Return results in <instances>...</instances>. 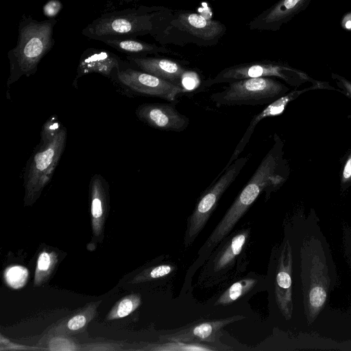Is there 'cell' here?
<instances>
[{
    "instance_id": "obj_7",
    "label": "cell",
    "mask_w": 351,
    "mask_h": 351,
    "mask_svg": "<svg viewBox=\"0 0 351 351\" xmlns=\"http://www.w3.org/2000/svg\"><path fill=\"white\" fill-rule=\"evenodd\" d=\"M250 158V154L239 157L213 181L197 202L187 220L184 243L191 246L206 226L224 192L236 180Z\"/></svg>"
},
{
    "instance_id": "obj_14",
    "label": "cell",
    "mask_w": 351,
    "mask_h": 351,
    "mask_svg": "<svg viewBox=\"0 0 351 351\" xmlns=\"http://www.w3.org/2000/svg\"><path fill=\"white\" fill-rule=\"evenodd\" d=\"M245 318L243 316H232L226 318L205 321L195 324L173 333L160 337L162 341H176L188 343L193 341H214L220 331L226 326Z\"/></svg>"
},
{
    "instance_id": "obj_29",
    "label": "cell",
    "mask_w": 351,
    "mask_h": 351,
    "mask_svg": "<svg viewBox=\"0 0 351 351\" xmlns=\"http://www.w3.org/2000/svg\"><path fill=\"white\" fill-rule=\"evenodd\" d=\"M326 298L325 290L320 287H315L311 289L309 294V301L312 306L319 308L322 306Z\"/></svg>"
},
{
    "instance_id": "obj_27",
    "label": "cell",
    "mask_w": 351,
    "mask_h": 351,
    "mask_svg": "<svg viewBox=\"0 0 351 351\" xmlns=\"http://www.w3.org/2000/svg\"><path fill=\"white\" fill-rule=\"evenodd\" d=\"M48 341V348L51 350H80L82 348L65 335H52Z\"/></svg>"
},
{
    "instance_id": "obj_35",
    "label": "cell",
    "mask_w": 351,
    "mask_h": 351,
    "mask_svg": "<svg viewBox=\"0 0 351 351\" xmlns=\"http://www.w3.org/2000/svg\"><path fill=\"white\" fill-rule=\"evenodd\" d=\"M119 1H123V0H119Z\"/></svg>"
},
{
    "instance_id": "obj_3",
    "label": "cell",
    "mask_w": 351,
    "mask_h": 351,
    "mask_svg": "<svg viewBox=\"0 0 351 351\" xmlns=\"http://www.w3.org/2000/svg\"><path fill=\"white\" fill-rule=\"evenodd\" d=\"M227 30L219 21L186 10H171L152 36L161 45H195L210 47L219 42Z\"/></svg>"
},
{
    "instance_id": "obj_12",
    "label": "cell",
    "mask_w": 351,
    "mask_h": 351,
    "mask_svg": "<svg viewBox=\"0 0 351 351\" xmlns=\"http://www.w3.org/2000/svg\"><path fill=\"white\" fill-rule=\"evenodd\" d=\"M317 88H330V86H329L328 84L324 82H322L319 81L317 83L313 84V86L311 87L306 88L300 90H295L290 91L284 96L267 104V106L263 108L259 113L254 115L250 121L249 125L244 132L242 138L234 149V151L229 159L227 165L218 176H220L232 163L234 160L239 158L244 148L249 143L256 125L259 122H261V121L265 118L276 117L281 114L285 111L289 103L296 99L303 93Z\"/></svg>"
},
{
    "instance_id": "obj_8",
    "label": "cell",
    "mask_w": 351,
    "mask_h": 351,
    "mask_svg": "<svg viewBox=\"0 0 351 351\" xmlns=\"http://www.w3.org/2000/svg\"><path fill=\"white\" fill-rule=\"evenodd\" d=\"M114 81L133 93L149 97H158L170 102L184 93L175 84L145 71L128 65L121 69Z\"/></svg>"
},
{
    "instance_id": "obj_23",
    "label": "cell",
    "mask_w": 351,
    "mask_h": 351,
    "mask_svg": "<svg viewBox=\"0 0 351 351\" xmlns=\"http://www.w3.org/2000/svg\"><path fill=\"white\" fill-rule=\"evenodd\" d=\"M28 270L21 265L8 267L4 271V279L6 284L13 289H20L27 282Z\"/></svg>"
},
{
    "instance_id": "obj_9",
    "label": "cell",
    "mask_w": 351,
    "mask_h": 351,
    "mask_svg": "<svg viewBox=\"0 0 351 351\" xmlns=\"http://www.w3.org/2000/svg\"><path fill=\"white\" fill-rule=\"evenodd\" d=\"M137 118L152 128L171 132H182L189 125V119L181 114L173 102L145 103L136 109Z\"/></svg>"
},
{
    "instance_id": "obj_6",
    "label": "cell",
    "mask_w": 351,
    "mask_h": 351,
    "mask_svg": "<svg viewBox=\"0 0 351 351\" xmlns=\"http://www.w3.org/2000/svg\"><path fill=\"white\" fill-rule=\"evenodd\" d=\"M262 77L280 78L293 86H299L305 82H311L313 84L318 82L306 73L291 67L286 63L272 60H261L226 67L215 77L204 81L202 86L204 88L216 84H228L243 79Z\"/></svg>"
},
{
    "instance_id": "obj_32",
    "label": "cell",
    "mask_w": 351,
    "mask_h": 351,
    "mask_svg": "<svg viewBox=\"0 0 351 351\" xmlns=\"http://www.w3.org/2000/svg\"><path fill=\"white\" fill-rule=\"evenodd\" d=\"M62 4L58 0H50L43 7L44 14L53 19L60 10Z\"/></svg>"
},
{
    "instance_id": "obj_11",
    "label": "cell",
    "mask_w": 351,
    "mask_h": 351,
    "mask_svg": "<svg viewBox=\"0 0 351 351\" xmlns=\"http://www.w3.org/2000/svg\"><path fill=\"white\" fill-rule=\"evenodd\" d=\"M125 63L116 54L99 49H86L80 58L73 86L77 88L78 80L87 74L97 73L114 80Z\"/></svg>"
},
{
    "instance_id": "obj_13",
    "label": "cell",
    "mask_w": 351,
    "mask_h": 351,
    "mask_svg": "<svg viewBox=\"0 0 351 351\" xmlns=\"http://www.w3.org/2000/svg\"><path fill=\"white\" fill-rule=\"evenodd\" d=\"M126 59L130 66L180 87L182 76L188 69L179 62L165 58L126 56Z\"/></svg>"
},
{
    "instance_id": "obj_18",
    "label": "cell",
    "mask_w": 351,
    "mask_h": 351,
    "mask_svg": "<svg viewBox=\"0 0 351 351\" xmlns=\"http://www.w3.org/2000/svg\"><path fill=\"white\" fill-rule=\"evenodd\" d=\"M117 51L125 53L127 56H147L160 53L176 54L164 45L146 43L137 38H110L101 41Z\"/></svg>"
},
{
    "instance_id": "obj_22",
    "label": "cell",
    "mask_w": 351,
    "mask_h": 351,
    "mask_svg": "<svg viewBox=\"0 0 351 351\" xmlns=\"http://www.w3.org/2000/svg\"><path fill=\"white\" fill-rule=\"evenodd\" d=\"M141 304V295L139 293L127 295L112 306L106 319L113 320L125 317L136 311Z\"/></svg>"
},
{
    "instance_id": "obj_28",
    "label": "cell",
    "mask_w": 351,
    "mask_h": 351,
    "mask_svg": "<svg viewBox=\"0 0 351 351\" xmlns=\"http://www.w3.org/2000/svg\"><path fill=\"white\" fill-rule=\"evenodd\" d=\"M201 79L195 71L187 69L182 76L181 87L184 92H192L200 86ZM202 85V84H201Z\"/></svg>"
},
{
    "instance_id": "obj_34",
    "label": "cell",
    "mask_w": 351,
    "mask_h": 351,
    "mask_svg": "<svg viewBox=\"0 0 351 351\" xmlns=\"http://www.w3.org/2000/svg\"><path fill=\"white\" fill-rule=\"evenodd\" d=\"M143 1V0H123V2L130 3V2H136V1Z\"/></svg>"
},
{
    "instance_id": "obj_24",
    "label": "cell",
    "mask_w": 351,
    "mask_h": 351,
    "mask_svg": "<svg viewBox=\"0 0 351 351\" xmlns=\"http://www.w3.org/2000/svg\"><path fill=\"white\" fill-rule=\"evenodd\" d=\"M173 269L174 267L171 265H160L149 267L136 275L130 282L137 284L153 280L169 274Z\"/></svg>"
},
{
    "instance_id": "obj_26",
    "label": "cell",
    "mask_w": 351,
    "mask_h": 351,
    "mask_svg": "<svg viewBox=\"0 0 351 351\" xmlns=\"http://www.w3.org/2000/svg\"><path fill=\"white\" fill-rule=\"evenodd\" d=\"M143 350H212L214 348L197 343L189 344L184 342L166 341L165 343L147 346Z\"/></svg>"
},
{
    "instance_id": "obj_31",
    "label": "cell",
    "mask_w": 351,
    "mask_h": 351,
    "mask_svg": "<svg viewBox=\"0 0 351 351\" xmlns=\"http://www.w3.org/2000/svg\"><path fill=\"white\" fill-rule=\"evenodd\" d=\"M331 77L337 86L340 88L341 93L351 99V82L344 77L334 73L331 74Z\"/></svg>"
},
{
    "instance_id": "obj_19",
    "label": "cell",
    "mask_w": 351,
    "mask_h": 351,
    "mask_svg": "<svg viewBox=\"0 0 351 351\" xmlns=\"http://www.w3.org/2000/svg\"><path fill=\"white\" fill-rule=\"evenodd\" d=\"M250 232L249 229L243 230L235 234L225 243L212 261V269L214 272L222 271L233 265L235 259L241 252Z\"/></svg>"
},
{
    "instance_id": "obj_1",
    "label": "cell",
    "mask_w": 351,
    "mask_h": 351,
    "mask_svg": "<svg viewBox=\"0 0 351 351\" xmlns=\"http://www.w3.org/2000/svg\"><path fill=\"white\" fill-rule=\"evenodd\" d=\"M171 10L163 6L140 5L104 13L86 25L82 34L101 42L110 38L153 36Z\"/></svg>"
},
{
    "instance_id": "obj_33",
    "label": "cell",
    "mask_w": 351,
    "mask_h": 351,
    "mask_svg": "<svg viewBox=\"0 0 351 351\" xmlns=\"http://www.w3.org/2000/svg\"><path fill=\"white\" fill-rule=\"evenodd\" d=\"M5 346V350H21V349H28V347H25V346H21L19 344H15L10 342L8 339L3 338V336L1 335V347Z\"/></svg>"
},
{
    "instance_id": "obj_17",
    "label": "cell",
    "mask_w": 351,
    "mask_h": 351,
    "mask_svg": "<svg viewBox=\"0 0 351 351\" xmlns=\"http://www.w3.org/2000/svg\"><path fill=\"white\" fill-rule=\"evenodd\" d=\"M280 257L276 277L275 294L276 302L285 315L289 314L291 302V254L287 243Z\"/></svg>"
},
{
    "instance_id": "obj_25",
    "label": "cell",
    "mask_w": 351,
    "mask_h": 351,
    "mask_svg": "<svg viewBox=\"0 0 351 351\" xmlns=\"http://www.w3.org/2000/svg\"><path fill=\"white\" fill-rule=\"evenodd\" d=\"M63 127L57 115H51L43 125L38 145L44 146L52 141Z\"/></svg>"
},
{
    "instance_id": "obj_30",
    "label": "cell",
    "mask_w": 351,
    "mask_h": 351,
    "mask_svg": "<svg viewBox=\"0 0 351 351\" xmlns=\"http://www.w3.org/2000/svg\"><path fill=\"white\" fill-rule=\"evenodd\" d=\"M340 181L342 187L351 185V151L344 162Z\"/></svg>"
},
{
    "instance_id": "obj_10",
    "label": "cell",
    "mask_w": 351,
    "mask_h": 351,
    "mask_svg": "<svg viewBox=\"0 0 351 351\" xmlns=\"http://www.w3.org/2000/svg\"><path fill=\"white\" fill-rule=\"evenodd\" d=\"M311 0H279L255 16L248 24L250 30L276 32L304 11Z\"/></svg>"
},
{
    "instance_id": "obj_21",
    "label": "cell",
    "mask_w": 351,
    "mask_h": 351,
    "mask_svg": "<svg viewBox=\"0 0 351 351\" xmlns=\"http://www.w3.org/2000/svg\"><path fill=\"white\" fill-rule=\"evenodd\" d=\"M257 283L254 278H243L229 287L218 298L215 305H228L249 292Z\"/></svg>"
},
{
    "instance_id": "obj_5",
    "label": "cell",
    "mask_w": 351,
    "mask_h": 351,
    "mask_svg": "<svg viewBox=\"0 0 351 351\" xmlns=\"http://www.w3.org/2000/svg\"><path fill=\"white\" fill-rule=\"evenodd\" d=\"M289 92V88L272 77L247 78L228 83L210 99L218 106L267 105Z\"/></svg>"
},
{
    "instance_id": "obj_2",
    "label": "cell",
    "mask_w": 351,
    "mask_h": 351,
    "mask_svg": "<svg viewBox=\"0 0 351 351\" xmlns=\"http://www.w3.org/2000/svg\"><path fill=\"white\" fill-rule=\"evenodd\" d=\"M57 21L54 18L38 21L29 15H22L16 45L8 52V87L21 77H29L37 71L40 60L55 44L53 34Z\"/></svg>"
},
{
    "instance_id": "obj_20",
    "label": "cell",
    "mask_w": 351,
    "mask_h": 351,
    "mask_svg": "<svg viewBox=\"0 0 351 351\" xmlns=\"http://www.w3.org/2000/svg\"><path fill=\"white\" fill-rule=\"evenodd\" d=\"M58 263V255L53 251L44 250L37 258L34 285L39 287L50 277Z\"/></svg>"
},
{
    "instance_id": "obj_4",
    "label": "cell",
    "mask_w": 351,
    "mask_h": 351,
    "mask_svg": "<svg viewBox=\"0 0 351 351\" xmlns=\"http://www.w3.org/2000/svg\"><path fill=\"white\" fill-rule=\"evenodd\" d=\"M66 136V129L63 127L52 141L38 145L28 160L23 175L25 206L34 204L50 182L64 152Z\"/></svg>"
},
{
    "instance_id": "obj_15",
    "label": "cell",
    "mask_w": 351,
    "mask_h": 351,
    "mask_svg": "<svg viewBox=\"0 0 351 351\" xmlns=\"http://www.w3.org/2000/svg\"><path fill=\"white\" fill-rule=\"evenodd\" d=\"M101 300L90 302L65 317L51 325L45 331V337L70 335L82 332L97 314Z\"/></svg>"
},
{
    "instance_id": "obj_16",
    "label": "cell",
    "mask_w": 351,
    "mask_h": 351,
    "mask_svg": "<svg viewBox=\"0 0 351 351\" xmlns=\"http://www.w3.org/2000/svg\"><path fill=\"white\" fill-rule=\"evenodd\" d=\"M89 193L93 233L99 237L104 230L109 197V184L100 174H95L91 178Z\"/></svg>"
}]
</instances>
